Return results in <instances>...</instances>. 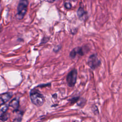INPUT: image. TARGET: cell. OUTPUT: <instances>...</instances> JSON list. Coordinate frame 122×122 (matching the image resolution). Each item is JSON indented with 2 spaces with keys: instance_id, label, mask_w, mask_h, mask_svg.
Masks as SVG:
<instances>
[{
  "instance_id": "1",
  "label": "cell",
  "mask_w": 122,
  "mask_h": 122,
  "mask_svg": "<svg viewBox=\"0 0 122 122\" xmlns=\"http://www.w3.org/2000/svg\"><path fill=\"white\" fill-rule=\"evenodd\" d=\"M29 4L28 0H20L17 7V14L16 18L18 20L22 19L27 11V7Z\"/></svg>"
},
{
  "instance_id": "2",
  "label": "cell",
  "mask_w": 122,
  "mask_h": 122,
  "mask_svg": "<svg viewBox=\"0 0 122 122\" xmlns=\"http://www.w3.org/2000/svg\"><path fill=\"white\" fill-rule=\"evenodd\" d=\"M30 98L32 103L38 107L42 106L45 102L44 96L38 92H31L30 94Z\"/></svg>"
},
{
  "instance_id": "3",
  "label": "cell",
  "mask_w": 122,
  "mask_h": 122,
  "mask_svg": "<svg viewBox=\"0 0 122 122\" xmlns=\"http://www.w3.org/2000/svg\"><path fill=\"white\" fill-rule=\"evenodd\" d=\"M77 78V71L75 69H72L68 74L66 78L67 83L69 86L72 87L76 84Z\"/></svg>"
},
{
  "instance_id": "4",
  "label": "cell",
  "mask_w": 122,
  "mask_h": 122,
  "mask_svg": "<svg viewBox=\"0 0 122 122\" xmlns=\"http://www.w3.org/2000/svg\"><path fill=\"white\" fill-rule=\"evenodd\" d=\"M101 64V61L98 59L96 54H93L89 57L88 61V64L91 69L93 70H95L100 66Z\"/></svg>"
},
{
  "instance_id": "5",
  "label": "cell",
  "mask_w": 122,
  "mask_h": 122,
  "mask_svg": "<svg viewBox=\"0 0 122 122\" xmlns=\"http://www.w3.org/2000/svg\"><path fill=\"white\" fill-rule=\"evenodd\" d=\"M12 96L11 92H5L0 94V105L5 103L10 100Z\"/></svg>"
},
{
  "instance_id": "6",
  "label": "cell",
  "mask_w": 122,
  "mask_h": 122,
  "mask_svg": "<svg viewBox=\"0 0 122 122\" xmlns=\"http://www.w3.org/2000/svg\"><path fill=\"white\" fill-rule=\"evenodd\" d=\"M79 54L80 55H83L84 54L82 48L77 47L73 49L70 53V56L71 58L73 59L75 57L77 54Z\"/></svg>"
},
{
  "instance_id": "7",
  "label": "cell",
  "mask_w": 122,
  "mask_h": 122,
  "mask_svg": "<svg viewBox=\"0 0 122 122\" xmlns=\"http://www.w3.org/2000/svg\"><path fill=\"white\" fill-rule=\"evenodd\" d=\"M9 105L13 108L14 110H17L19 107V102L17 99H13L10 102Z\"/></svg>"
},
{
  "instance_id": "8",
  "label": "cell",
  "mask_w": 122,
  "mask_h": 122,
  "mask_svg": "<svg viewBox=\"0 0 122 122\" xmlns=\"http://www.w3.org/2000/svg\"><path fill=\"white\" fill-rule=\"evenodd\" d=\"M85 14V11L84 10L83 8L82 7H80L78 10V11H77V14L78 17L80 18H81Z\"/></svg>"
},
{
  "instance_id": "9",
  "label": "cell",
  "mask_w": 122,
  "mask_h": 122,
  "mask_svg": "<svg viewBox=\"0 0 122 122\" xmlns=\"http://www.w3.org/2000/svg\"><path fill=\"white\" fill-rule=\"evenodd\" d=\"M8 109V106L7 104L4 103L0 105V112L4 113L7 112Z\"/></svg>"
},
{
  "instance_id": "10",
  "label": "cell",
  "mask_w": 122,
  "mask_h": 122,
  "mask_svg": "<svg viewBox=\"0 0 122 122\" xmlns=\"http://www.w3.org/2000/svg\"><path fill=\"white\" fill-rule=\"evenodd\" d=\"M9 118V114L6 113V112L4 113H2L1 115H0V120L3 122L6 121Z\"/></svg>"
},
{
  "instance_id": "11",
  "label": "cell",
  "mask_w": 122,
  "mask_h": 122,
  "mask_svg": "<svg viewBox=\"0 0 122 122\" xmlns=\"http://www.w3.org/2000/svg\"><path fill=\"white\" fill-rule=\"evenodd\" d=\"M64 6H65V7L66 8L68 9H71V4L70 2H66V3H65Z\"/></svg>"
},
{
  "instance_id": "12",
  "label": "cell",
  "mask_w": 122,
  "mask_h": 122,
  "mask_svg": "<svg viewBox=\"0 0 122 122\" xmlns=\"http://www.w3.org/2000/svg\"><path fill=\"white\" fill-rule=\"evenodd\" d=\"M21 121V118L20 117L16 118L12 122H20Z\"/></svg>"
},
{
  "instance_id": "13",
  "label": "cell",
  "mask_w": 122,
  "mask_h": 122,
  "mask_svg": "<svg viewBox=\"0 0 122 122\" xmlns=\"http://www.w3.org/2000/svg\"><path fill=\"white\" fill-rule=\"evenodd\" d=\"M48 0V2L51 3V2H53V1H54L55 0Z\"/></svg>"
},
{
  "instance_id": "14",
  "label": "cell",
  "mask_w": 122,
  "mask_h": 122,
  "mask_svg": "<svg viewBox=\"0 0 122 122\" xmlns=\"http://www.w3.org/2000/svg\"></svg>"
}]
</instances>
